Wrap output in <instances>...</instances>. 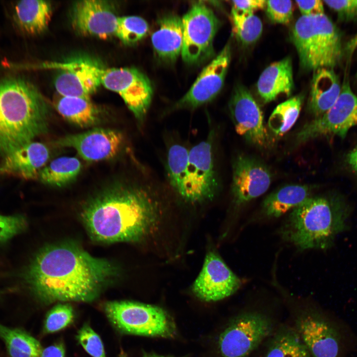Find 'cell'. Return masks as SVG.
<instances>
[{
  "mask_svg": "<svg viewBox=\"0 0 357 357\" xmlns=\"http://www.w3.org/2000/svg\"><path fill=\"white\" fill-rule=\"evenodd\" d=\"M118 274L110 261L95 257L70 243L44 247L26 272L32 293L41 301L89 302L96 298Z\"/></svg>",
  "mask_w": 357,
  "mask_h": 357,
  "instance_id": "obj_1",
  "label": "cell"
},
{
  "mask_svg": "<svg viewBox=\"0 0 357 357\" xmlns=\"http://www.w3.org/2000/svg\"><path fill=\"white\" fill-rule=\"evenodd\" d=\"M160 206L155 194L148 186L117 182L90 199L81 216L96 240L136 242L155 230Z\"/></svg>",
  "mask_w": 357,
  "mask_h": 357,
  "instance_id": "obj_2",
  "label": "cell"
},
{
  "mask_svg": "<svg viewBox=\"0 0 357 357\" xmlns=\"http://www.w3.org/2000/svg\"><path fill=\"white\" fill-rule=\"evenodd\" d=\"M50 107L39 90L20 76L0 79V155L4 156L48 130Z\"/></svg>",
  "mask_w": 357,
  "mask_h": 357,
  "instance_id": "obj_3",
  "label": "cell"
},
{
  "mask_svg": "<svg viewBox=\"0 0 357 357\" xmlns=\"http://www.w3.org/2000/svg\"><path fill=\"white\" fill-rule=\"evenodd\" d=\"M349 214V206L338 196H310L289 212L279 235L301 252L326 250L346 230Z\"/></svg>",
  "mask_w": 357,
  "mask_h": 357,
  "instance_id": "obj_4",
  "label": "cell"
},
{
  "mask_svg": "<svg viewBox=\"0 0 357 357\" xmlns=\"http://www.w3.org/2000/svg\"><path fill=\"white\" fill-rule=\"evenodd\" d=\"M302 68H333L343 55L341 33L325 14L300 17L291 33Z\"/></svg>",
  "mask_w": 357,
  "mask_h": 357,
  "instance_id": "obj_5",
  "label": "cell"
},
{
  "mask_svg": "<svg viewBox=\"0 0 357 357\" xmlns=\"http://www.w3.org/2000/svg\"><path fill=\"white\" fill-rule=\"evenodd\" d=\"M105 313L119 330L127 334L147 337L171 338L176 328L170 315L162 308L131 301L106 303Z\"/></svg>",
  "mask_w": 357,
  "mask_h": 357,
  "instance_id": "obj_6",
  "label": "cell"
},
{
  "mask_svg": "<svg viewBox=\"0 0 357 357\" xmlns=\"http://www.w3.org/2000/svg\"><path fill=\"white\" fill-rule=\"evenodd\" d=\"M182 19L181 56L189 64H198L213 55V40L220 25L213 10L204 3H194Z\"/></svg>",
  "mask_w": 357,
  "mask_h": 357,
  "instance_id": "obj_7",
  "label": "cell"
},
{
  "mask_svg": "<svg viewBox=\"0 0 357 357\" xmlns=\"http://www.w3.org/2000/svg\"><path fill=\"white\" fill-rule=\"evenodd\" d=\"M270 319L257 311L236 316L219 336L218 347L223 357H248L271 333Z\"/></svg>",
  "mask_w": 357,
  "mask_h": 357,
  "instance_id": "obj_8",
  "label": "cell"
},
{
  "mask_svg": "<svg viewBox=\"0 0 357 357\" xmlns=\"http://www.w3.org/2000/svg\"><path fill=\"white\" fill-rule=\"evenodd\" d=\"M213 131L207 138L188 150L185 168L186 192L183 200L200 203L212 199L217 194L219 183L213 150Z\"/></svg>",
  "mask_w": 357,
  "mask_h": 357,
  "instance_id": "obj_9",
  "label": "cell"
},
{
  "mask_svg": "<svg viewBox=\"0 0 357 357\" xmlns=\"http://www.w3.org/2000/svg\"><path fill=\"white\" fill-rule=\"evenodd\" d=\"M357 125V97L348 81H344L334 104L322 116L306 123L298 133L296 143L301 144L316 137L336 135L345 137Z\"/></svg>",
  "mask_w": 357,
  "mask_h": 357,
  "instance_id": "obj_10",
  "label": "cell"
},
{
  "mask_svg": "<svg viewBox=\"0 0 357 357\" xmlns=\"http://www.w3.org/2000/svg\"><path fill=\"white\" fill-rule=\"evenodd\" d=\"M101 84L117 93L133 113L139 124L144 122L153 96L148 78L135 68H104Z\"/></svg>",
  "mask_w": 357,
  "mask_h": 357,
  "instance_id": "obj_11",
  "label": "cell"
},
{
  "mask_svg": "<svg viewBox=\"0 0 357 357\" xmlns=\"http://www.w3.org/2000/svg\"><path fill=\"white\" fill-rule=\"evenodd\" d=\"M296 330L312 357H339L342 337L337 327L318 311L307 309L298 316Z\"/></svg>",
  "mask_w": 357,
  "mask_h": 357,
  "instance_id": "obj_12",
  "label": "cell"
},
{
  "mask_svg": "<svg viewBox=\"0 0 357 357\" xmlns=\"http://www.w3.org/2000/svg\"><path fill=\"white\" fill-rule=\"evenodd\" d=\"M242 281L227 266L220 255L209 251L201 272L192 287L194 294L206 301H216L235 293Z\"/></svg>",
  "mask_w": 357,
  "mask_h": 357,
  "instance_id": "obj_13",
  "label": "cell"
},
{
  "mask_svg": "<svg viewBox=\"0 0 357 357\" xmlns=\"http://www.w3.org/2000/svg\"><path fill=\"white\" fill-rule=\"evenodd\" d=\"M229 108L237 133L253 145L265 146L268 133L264 125L263 115L246 87L238 85L235 88Z\"/></svg>",
  "mask_w": 357,
  "mask_h": 357,
  "instance_id": "obj_14",
  "label": "cell"
},
{
  "mask_svg": "<svg viewBox=\"0 0 357 357\" xmlns=\"http://www.w3.org/2000/svg\"><path fill=\"white\" fill-rule=\"evenodd\" d=\"M232 167L231 191L236 206H243L268 189L271 175L259 161L241 155L234 160Z\"/></svg>",
  "mask_w": 357,
  "mask_h": 357,
  "instance_id": "obj_15",
  "label": "cell"
},
{
  "mask_svg": "<svg viewBox=\"0 0 357 357\" xmlns=\"http://www.w3.org/2000/svg\"><path fill=\"white\" fill-rule=\"evenodd\" d=\"M54 85L61 96L90 98L101 84L104 68L91 59L79 58L59 64Z\"/></svg>",
  "mask_w": 357,
  "mask_h": 357,
  "instance_id": "obj_16",
  "label": "cell"
},
{
  "mask_svg": "<svg viewBox=\"0 0 357 357\" xmlns=\"http://www.w3.org/2000/svg\"><path fill=\"white\" fill-rule=\"evenodd\" d=\"M123 143L119 131L94 128L87 131L64 136L54 142L58 146L74 149L84 160L95 162L112 158L120 150Z\"/></svg>",
  "mask_w": 357,
  "mask_h": 357,
  "instance_id": "obj_17",
  "label": "cell"
},
{
  "mask_svg": "<svg viewBox=\"0 0 357 357\" xmlns=\"http://www.w3.org/2000/svg\"><path fill=\"white\" fill-rule=\"evenodd\" d=\"M71 17L73 29L81 35L102 39L115 36L119 16L115 6L109 1H77L73 5Z\"/></svg>",
  "mask_w": 357,
  "mask_h": 357,
  "instance_id": "obj_18",
  "label": "cell"
},
{
  "mask_svg": "<svg viewBox=\"0 0 357 357\" xmlns=\"http://www.w3.org/2000/svg\"><path fill=\"white\" fill-rule=\"evenodd\" d=\"M231 60L230 44L202 70L187 92L176 103L177 109H195L212 100L220 92Z\"/></svg>",
  "mask_w": 357,
  "mask_h": 357,
  "instance_id": "obj_19",
  "label": "cell"
},
{
  "mask_svg": "<svg viewBox=\"0 0 357 357\" xmlns=\"http://www.w3.org/2000/svg\"><path fill=\"white\" fill-rule=\"evenodd\" d=\"M4 157L0 165V175L32 179L38 178L49 159L50 152L45 144L33 141Z\"/></svg>",
  "mask_w": 357,
  "mask_h": 357,
  "instance_id": "obj_20",
  "label": "cell"
},
{
  "mask_svg": "<svg viewBox=\"0 0 357 357\" xmlns=\"http://www.w3.org/2000/svg\"><path fill=\"white\" fill-rule=\"evenodd\" d=\"M291 59L287 57L272 63L261 73L257 83L258 94L267 103L281 94L291 95L294 88Z\"/></svg>",
  "mask_w": 357,
  "mask_h": 357,
  "instance_id": "obj_21",
  "label": "cell"
},
{
  "mask_svg": "<svg viewBox=\"0 0 357 357\" xmlns=\"http://www.w3.org/2000/svg\"><path fill=\"white\" fill-rule=\"evenodd\" d=\"M341 87L333 69L321 68L314 71L308 108L315 118L323 115L334 104Z\"/></svg>",
  "mask_w": 357,
  "mask_h": 357,
  "instance_id": "obj_22",
  "label": "cell"
},
{
  "mask_svg": "<svg viewBox=\"0 0 357 357\" xmlns=\"http://www.w3.org/2000/svg\"><path fill=\"white\" fill-rule=\"evenodd\" d=\"M151 41L159 58L169 62L176 60L181 54L183 46L182 19L175 15L163 17L152 35Z\"/></svg>",
  "mask_w": 357,
  "mask_h": 357,
  "instance_id": "obj_23",
  "label": "cell"
},
{
  "mask_svg": "<svg viewBox=\"0 0 357 357\" xmlns=\"http://www.w3.org/2000/svg\"><path fill=\"white\" fill-rule=\"evenodd\" d=\"M52 8L47 1L27 0L17 1L13 6V17L20 30L28 35H38L48 28Z\"/></svg>",
  "mask_w": 357,
  "mask_h": 357,
  "instance_id": "obj_24",
  "label": "cell"
},
{
  "mask_svg": "<svg viewBox=\"0 0 357 357\" xmlns=\"http://www.w3.org/2000/svg\"><path fill=\"white\" fill-rule=\"evenodd\" d=\"M308 186L301 184H290L282 187L270 193L264 200L261 214L266 219L279 218L290 212L310 197Z\"/></svg>",
  "mask_w": 357,
  "mask_h": 357,
  "instance_id": "obj_25",
  "label": "cell"
},
{
  "mask_svg": "<svg viewBox=\"0 0 357 357\" xmlns=\"http://www.w3.org/2000/svg\"><path fill=\"white\" fill-rule=\"evenodd\" d=\"M56 108L63 118L82 127L99 123L103 116L101 110L90 98L61 96Z\"/></svg>",
  "mask_w": 357,
  "mask_h": 357,
  "instance_id": "obj_26",
  "label": "cell"
},
{
  "mask_svg": "<svg viewBox=\"0 0 357 357\" xmlns=\"http://www.w3.org/2000/svg\"><path fill=\"white\" fill-rule=\"evenodd\" d=\"M0 338L11 357H40L43 349L40 342L23 330L0 323Z\"/></svg>",
  "mask_w": 357,
  "mask_h": 357,
  "instance_id": "obj_27",
  "label": "cell"
},
{
  "mask_svg": "<svg viewBox=\"0 0 357 357\" xmlns=\"http://www.w3.org/2000/svg\"><path fill=\"white\" fill-rule=\"evenodd\" d=\"M81 169V164L77 158L61 157L44 167L38 178L45 184L61 187L75 180Z\"/></svg>",
  "mask_w": 357,
  "mask_h": 357,
  "instance_id": "obj_28",
  "label": "cell"
},
{
  "mask_svg": "<svg viewBox=\"0 0 357 357\" xmlns=\"http://www.w3.org/2000/svg\"><path fill=\"white\" fill-rule=\"evenodd\" d=\"M264 357H312L296 329L283 328L272 338Z\"/></svg>",
  "mask_w": 357,
  "mask_h": 357,
  "instance_id": "obj_29",
  "label": "cell"
},
{
  "mask_svg": "<svg viewBox=\"0 0 357 357\" xmlns=\"http://www.w3.org/2000/svg\"><path fill=\"white\" fill-rule=\"evenodd\" d=\"M188 157V150L178 144L172 145L167 153L168 180L172 189L183 199L186 191L185 168Z\"/></svg>",
  "mask_w": 357,
  "mask_h": 357,
  "instance_id": "obj_30",
  "label": "cell"
},
{
  "mask_svg": "<svg viewBox=\"0 0 357 357\" xmlns=\"http://www.w3.org/2000/svg\"><path fill=\"white\" fill-rule=\"evenodd\" d=\"M303 98L296 96L278 105L271 114L268 125L276 136L288 132L297 121L301 108Z\"/></svg>",
  "mask_w": 357,
  "mask_h": 357,
  "instance_id": "obj_31",
  "label": "cell"
},
{
  "mask_svg": "<svg viewBox=\"0 0 357 357\" xmlns=\"http://www.w3.org/2000/svg\"><path fill=\"white\" fill-rule=\"evenodd\" d=\"M231 19L233 32L239 42L248 46L256 42L263 29L260 19L252 12L238 10L233 7Z\"/></svg>",
  "mask_w": 357,
  "mask_h": 357,
  "instance_id": "obj_32",
  "label": "cell"
},
{
  "mask_svg": "<svg viewBox=\"0 0 357 357\" xmlns=\"http://www.w3.org/2000/svg\"><path fill=\"white\" fill-rule=\"evenodd\" d=\"M148 30V23L140 17L119 16L115 36L124 44L132 45L144 38Z\"/></svg>",
  "mask_w": 357,
  "mask_h": 357,
  "instance_id": "obj_33",
  "label": "cell"
},
{
  "mask_svg": "<svg viewBox=\"0 0 357 357\" xmlns=\"http://www.w3.org/2000/svg\"><path fill=\"white\" fill-rule=\"evenodd\" d=\"M74 318V312L70 305L60 303L53 307L46 317L44 331L52 333L60 331L70 324Z\"/></svg>",
  "mask_w": 357,
  "mask_h": 357,
  "instance_id": "obj_34",
  "label": "cell"
},
{
  "mask_svg": "<svg viewBox=\"0 0 357 357\" xmlns=\"http://www.w3.org/2000/svg\"><path fill=\"white\" fill-rule=\"evenodd\" d=\"M77 339L86 352L93 357H106L100 337L89 325L85 324L80 328Z\"/></svg>",
  "mask_w": 357,
  "mask_h": 357,
  "instance_id": "obj_35",
  "label": "cell"
},
{
  "mask_svg": "<svg viewBox=\"0 0 357 357\" xmlns=\"http://www.w3.org/2000/svg\"><path fill=\"white\" fill-rule=\"evenodd\" d=\"M266 13L274 23L287 24L293 17V4L291 0H266Z\"/></svg>",
  "mask_w": 357,
  "mask_h": 357,
  "instance_id": "obj_36",
  "label": "cell"
},
{
  "mask_svg": "<svg viewBox=\"0 0 357 357\" xmlns=\"http://www.w3.org/2000/svg\"><path fill=\"white\" fill-rule=\"evenodd\" d=\"M27 226L22 216L0 215V241H5L24 230Z\"/></svg>",
  "mask_w": 357,
  "mask_h": 357,
  "instance_id": "obj_37",
  "label": "cell"
},
{
  "mask_svg": "<svg viewBox=\"0 0 357 357\" xmlns=\"http://www.w3.org/2000/svg\"><path fill=\"white\" fill-rule=\"evenodd\" d=\"M326 5L337 13L343 21H357V0H324Z\"/></svg>",
  "mask_w": 357,
  "mask_h": 357,
  "instance_id": "obj_38",
  "label": "cell"
},
{
  "mask_svg": "<svg viewBox=\"0 0 357 357\" xmlns=\"http://www.w3.org/2000/svg\"><path fill=\"white\" fill-rule=\"evenodd\" d=\"M296 2L302 16H311L324 14L323 1L320 0H296Z\"/></svg>",
  "mask_w": 357,
  "mask_h": 357,
  "instance_id": "obj_39",
  "label": "cell"
},
{
  "mask_svg": "<svg viewBox=\"0 0 357 357\" xmlns=\"http://www.w3.org/2000/svg\"><path fill=\"white\" fill-rule=\"evenodd\" d=\"M266 0H233V7L243 12L254 13L257 10L261 9L266 6Z\"/></svg>",
  "mask_w": 357,
  "mask_h": 357,
  "instance_id": "obj_40",
  "label": "cell"
},
{
  "mask_svg": "<svg viewBox=\"0 0 357 357\" xmlns=\"http://www.w3.org/2000/svg\"><path fill=\"white\" fill-rule=\"evenodd\" d=\"M40 357H65L64 347L60 343L48 347L42 350Z\"/></svg>",
  "mask_w": 357,
  "mask_h": 357,
  "instance_id": "obj_41",
  "label": "cell"
},
{
  "mask_svg": "<svg viewBox=\"0 0 357 357\" xmlns=\"http://www.w3.org/2000/svg\"><path fill=\"white\" fill-rule=\"evenodd\" d=\"M346 160L350 167L357 173V145L347 154Z\"/></svg>",
  "mask_w": 357,
  "mask_h": 357,
  "instance_id": "obj_42",
  "label": "cell"
},
{
  "mask_svg": "<svg viewBox=\"0 0 357 357\" xmlns=\"http://www.w3.org/2000/svg\"><path fill=\"white\" fill-rule=\"evenodd\" d=\"M144 357H173L169 356H164L162 355H159L155 354H146L144 356Z\"/></svg>",
  "mask_w": 357,
  "mask_h": 357,
  "instance_id": "obj_43",
  "label": "cell"
},
{
  "mask_svg": "<svg viewBox=\"0 0 357 357\" xmlns=\"http://www.w3.org/2000/svg\"><path fill=\"white\" fill-rule=\"evenodd\" d=\"M119 357H127V356L124 351L121 350L120 352Z\"/></svg>",
  "mask_w": 357,
  "mask_h": 357,
  "instance_id": "obj_44",
  "label": "cell"
}]
</instances>
